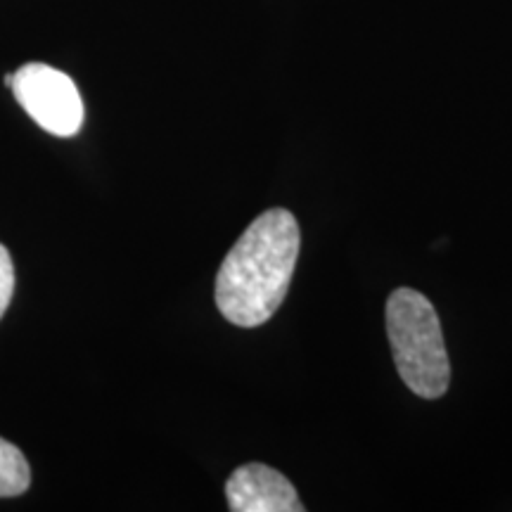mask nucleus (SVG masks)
<instances>
[{
  "label": "nucleus",
  "mask_w": 512,
  "mask_h": 512,
  "mask_svg": "<svg viewBox=\"0 0 512 512\" xmlns=\"http://www.w3.org/2000/svg\"><path fill=\"white\" fill-rule=\"evenodd\" d=\"M299 242L297 219L287 209H268L254 219L216 275V306L223 318L238 328H259L271 320L290 290Z\"/></svg>",
  "instance_id": "obj_1"
},
{
  "label": "nucleus",
  "mask_w": 512,
  "mask_h": 512,
  "mask_svg": "<svg viewBox=\"0 0 512 512\" xmlns=\"http://www.w3.org/2000/svg\"><path fill=\"white\" fill-rule=\"evenodd\" d=\"M387 335L401 380L422 399H441L451 382L437 311L425 294L399 287L387 299Z\"/></svg>",
  "instance_id": "obj_2"
},
{
  "label": "nucleus",
  "mask_w": 512,
  "mask_h": 512,
  "mask_svg": "<svg viewBox=\"0 0 512 512\" xmlns=\"http://www.w3.org/2000/svg\"><path fill=\"white\" fill-rule=\"evenodd\" d=\"M10 88L22 110L43 131L57 138H72L81 131L83 102L79 88L60 69L29 62L17 69Z\"/></svg>",
  "instance_id": "obj_3"
},
{
  "label": "nucleus",
  "mask_w": 512,
  "mask_h": 512,
  "mask_svg": "<svg viewBox=\"0 0 512 512\" xmlns=\"http://www.w3.org/2000/svg\"><path fill=\"white\" fill-rule=\"evenodd\" d=\"M233 512H302L304 505L290 479L261 463L240 465L226 482Z\"/></svg>",
  "instance_id": "obj_4"
},
{
  "label": "nucleus",
  "mask_w": 512,
  "mask_h": 512,
  "mask_svg": "<svg viewBox=\"0 0 512 512\" xmlns=\"http://www.w3.org/2000/svg\"><path fill=\"white\" fill-rule=\"evenodd\" d=\"M31 484V470L24 453L0 437V498L22 496Z\"/></svg>",
  "instance_id": "obj_5"
},
{
  "label": "nucleus",
  "mask_w": 512,
  "mask_h": 512,
  "mask_svg": "<svg viewBox=\"0 0 512 512\" xmlns=\"http://www.w3.org/2000/svg\"><path fill=\"white\" fill-rule=\"evenodd\" d=\"M12 294H15V264H12L8 247L0 245V320L8 311Z\"/></svg>",
  "instance_id": "obj_6"
}]
</instances>
